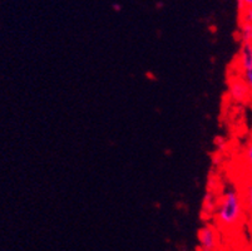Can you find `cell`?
I'll use <instances>...</instances> for the list:
<instances>
[{
  "label": "cell",
  "mask_w": 252,
  "mask_h": 251,
  "mask_svg": "<svg viewBox=\"0 0 252 251\" xmlns=\"http://www.w3.org/2000/svg\"><path fill=\"white\" fill-rule=\"evenodd\" d=\"M245 213L246 209L242 191L235 186L224 188L219 197V204L215 213L216 224L222 229H235L242 221Z\"/></svg>",
  "instance_id": "6da1fadb"
},
{
  "label": "cell",
  "mask_w": 252,
  "mask_h": 251,
  "mask_svg": "<svg viewBox=\"0 0 252 251\" xmlns=\"http://www.w3.org/2000/svg\"><path fill=\"white\" fill-rule=\"evenodd\" d=\"M245 162H246V167L249 170L250 179H252V138L245 148Z\"/></svg>",
  "instance_id": "ba28073f"
},
{
  "label": "cell",
  "mask_w": 252,
  "mask_h": 251,
  "mask_svg": "<svg viewBox=\"0 0 252 251\" xmlns=\"http://www.w3.org/2000/svg\"><path fill=\"white\" fill-rule=\"evenodd\" d=\"M242 196H244L245 209L246 213H249L250 216H252V179H249L242 188Z\"/></svg>",
  "instance_id": "5b68a950"
},
{
  "label": "cell",
  "mask_w": 252,
  "mask_h": 251,
  "mask_svg": "<svg viewBox=\"0 0 252 251\" xmlns=\"http://www.w3.org/2000/svg\"><path fill=\"white\" fill-rule=\"evenodd\" d=\"M219 245V230L212 225H205L198 232V249L217 251Z\"/></svg>",
  "instance_id": "7a4b0ae2"
},
{
  "label": "cell",
  "mask_w": 252,
  "mask_h": 251,
  "mask_svg": "<svg viewBox=\"0 0 252 251\" xmlns=\"http://www.w3.org/2000/svg\"><path fill=\"white\" fill-rule=\"evenodd\" d=\"M197 251H212V250H205V249H197Z\"/></svg>",
  "instance_id": "7c38bea8"
},
{
  "label": "cell",
  "mask_w": 252,
  "mask_h": 251,
  "mask_svg": "<svg viewBox=\"0 0 252 251\" xmlns=\"http://www.w3.org/2000/svg\"><path fill=\"white\" fill-rule=\"evenodd\" d=\"M238 77L242 78V80L246 83L250 92H251L252 94V67L250 69H247V71H245V72H242L241 74H238Z\"/></svg>",
  "instance_id": "9c48e42d"
},
{
  "label": "cell",
  "mask_w": 252,
  "mask_h": 251,
  "mask_svg": "<svg viewBox=\"0 0 252 251\" xmlns=\"http://www.w3.org/2000/svg\"><path fill=\"white\" fill-rule=\"evenodd\" d=\"M252 67V45L241 44L237 54V71L238 74L247 71Z\"/></svg>",
  "instance_id": "277c9868"
},
{
  "label": "cell",
  "mask_w": 252,
  "mask_h": 251,
  "mask_svg": "<svg viewBox=\"0 0 252 251\" xmlns=\"http://www.w3.org/2000/svg\"><path fill=\"white\" fill-rule=\"evenodd\" d=\"M238 36H240L241 44L252 45V24H241Z\"/></svg>",
  "instance_id": "8992f818"
},
{
  "label": "cell",
  "mask_w": 252,
  "mask_h": 251,
  "mask_svg": "<svg viewBox=\"0 0 252 251\" xmlns=\"http://www.w3.org/2000/svg\"><path fill=\"white\" fill-rule=\"evenodd\" d=\"M241 14V24H252V6L240 11Z\"/></svg>",
  "instance_id": "30bf717a"
},
{
  "label": "cell",
  "mask_w": 252,
  "mask_h": 251,
  "mask_svg": "<svg viewBox=\"0 0 252 251\" xmlns=\"http://www.w3.org/2000/svg\"><path fill=\"white\" fill-rule=\"evenodd\" d=\"M217 204H219V197H216V195H214L212 192L206 193L205 202H203V209L205 210H208V214H214L216 213Z\"/></svg>",
  "instance_id": "52a82bcc"
},
{
  "label": "cell",
  "mask_w": 252,
  "mask_h": 251,
  "mask_svg": "<svg viewBox=\"0 0 252 251\" xmlns=\"http://www.w3.org/2000/svg\"><path fill=\"white\" fill-rule=\"evenodd\" d=\"M228 94L236 102H244L249 98V96L251 94L249 87H247L246 83L242 80V78L237 77L233 78L230 82V86H228Z\"/></svg>",
  "instance_id": "3957f363"
},
{
  "label": "cell",
  "mask_w": 252,
  "mask_h": 251,
  "mask_svg": "<svg viewBox=\"0 0 252 251\" xmlns=\"http://www.w3.org/2000/svg\"><path fill=\"white\" fill-rule=\"evenodd\" d=\"M237 3L240 11L245 10V9H249L252 6V0H237Z\"/></svg>",
  "instance_id": "8fae6325"
}]
</instances>
